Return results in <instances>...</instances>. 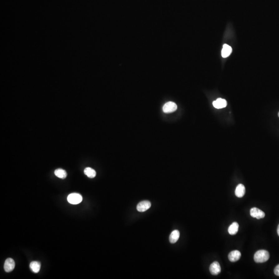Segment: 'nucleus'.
<instances>
[{
    "label": "nucleus",
    "instance_id": "obj_16",
    "mask_svg": "<svg viewBox=\"0 0 279 279\" xmlns=\"http://www.w3.org/2000/svg\"><path fill=\"white\" fill-rule=\"evenodd\" d=\"M84 174L87 175L88 177L93 178L95 177L96 175V172L94 169H92L91 167H87L84 169Z\"/></svg>",
    "mask_w": 279,
    "mask_h": 279
},
{
    "label": "nucleus",
    "instance_id": "obj_9",
    "mask_svg": "<svg viewBox=\"0 0 279 279\" xmlns=\"http://www.w3.org/2000/svg\"><path fill=\"white\" fill-rule=\"evenodd\" d=\"M213 106L216 109H222L226 107L227 106V102L225 99L222 98H218L216 100L213 102Z\"/></svg>",
    "mask_w": 279,
    "mask_h": 279
},
{
    "label": "nucleus",
    "instance_id": "obj_13",
    "mask_svg": "<svg viewBox=\"0 0 279 279\" xmlns=\"http://www.w3.org/2000/svg\"><path fill=\"white\" fill-rule=\"evenodd\" d=\"M180 236V233L178 230H174L171 234L169 240L171 243H174L177 242Z\"/></svg>",
    "mask_w": 279,
    "mask_h": 279
},
{
    "label": "nucleus",
    "instance_id": "obj_8",
    "mask_svg": "<svg viewBox=\"0 0 279 279\" xmlns=\"http://www.w3.org/2000/svg\"><path fill=\"white\" fill-rule=\"evenodd\" d=\"M241 257V253L238 250L232 251L228 254V259L231 262H235L238 261Z\"/></svg>",
    "mask_w": 279,
    "mask_h": 279
},
{
    "label": "nucleus",
    "instance_id": "obj_6",
    "mask_svg": "<svg viewBox=\"0 0 279 279\" xmlns=\"http://www.w3.org/2000/svg\"><path fill=\"white\" fill-rule=\"evenodd\" d=\"M151 203L148 201L141 202L137 204V209L139 212H144L151 207Z\"/></svg>",
    "mask_w": 279,
    "mask_h": 279
},
{
    "label": "nucleus",
    "instance_id": "obj_17",
    "mask_svg": "<svg viewBox=\"0 0 279 279\" xmlns=\"http://www.w3.org/2000/svg\"><path fill=\"white\" fill-rule=\"evenodd\" d=\"M274 273L276 276L279 277V265L275 267V269H274Z\"/></svg>",
    "mask_w": 279,
    "mask_h": 279
},
{
    "label": "nucleus",
    "instance_id": "obj_10",
    "mask_svg": "<svg viewBox=\"0 0 279 279\" xmlns=\"http://www.w3.org/2000/svg\"><path fill=\"white\" fill-rule=\"evenodd\" d=\"M245 192H246L245 187L242 184H239L236 187L235 193L237 197L239 198L243 197V196H245Z\"/></svg>",
    "mask_w": 279,
    "mask_h": 279
},
{
    "label": "nucleus",
    "instance_id": "obj_4",
    "mask_svg": "<svg viewBox=\"0 0 279 279\" xmlns=\"http://www.w3.org/2000/svg\"><path fill=\"white\" fill-rule=\"evenodd\" d=\"M250 215L253 218H257V219H261L264 218L265 213L257 208L253 207L250 210Z\"/></svg>",
    "mask_w": 279,
    "mask_h": 279
},
{
    "label": "nucleus",
    "instance_id": "obj_18",
    "mask_svg": "<svg viewBox=\"0 0 279 279\" xmlns=\"http://www.w3.org/2000/svg\"><path fill=\"white\" fill-rule=\"evenodd\" d=\"M277 233H278V235L279 236V224L278 227V228H277Z\"/></svg>",
    "mask_w": 279,
    "mask_h": 279
},
{
    "label": "nucleus",
    "instance_id": "obj_1",
    "mask_svg": "<svg viewBox=\"0 0 279 279\" xmlns=\"http://www.w3.org/2000/svg\"><path fill=\"white\" fill-rule=\"evenodd\" d=\"M270 257L268 251L265 250H261L257 251L254 256V260L256 263H264L269 260Z\"/></svg>",
    "mask_w": 279,
    "mask_h": 279
},
{
    "label": "nucleus",
    "instance_id": "obj_15",
    "mask_svg": "<svg viewBox=\"0 0 279 279\" xmlns=\"http://www.w3.org/2000/svg\"><path fill=\"white\" fill-rule=\"evenodd\" d=\"M54 174L57 177L61 178V179H65L67 176V173H66V171L61 169L56 170L54 171Z\"/></svg>",
    "mask_w": 279,
    "mask_h": 279
},
{
    "label": "nucleus",
    "instance_id": "obj_14",
    "mask_svg": "<svg viewBox=\"0 0 279 279\" xmlns=\"http://www.w3.org/2000/svg\"><path fill=\"white\" fill-rule=\"evenodd\" d=\"M30 267L32 272L34 273H38L40 271V263L38 262H32L30 263Z\"/></svg>",
    "mask_w": 279,
    "mask_h": 279
},
{
    "label": "nucleus",
    "instance_id": "obj_5",
    "mask_svg": "<svg viewBox=\"0 0 279 279\" xmlns=\"http://www.w3.org/2000/svg\"><path fill=\"white\" fill-rule=\"evenodd\" d=\"M209 271L211 272V274L212 275H218L221 272V268L220 265L219 263L218 262H214L209 267Z\"/></svg>",
    "mask_w": 279,
    "mask_h": 279
},
{
    "label": "nucleus",
    "instance_id": "obj_3",
    "mask_svg": "<svg viewBox=\"0 0 279 279\" xmlns=\"http://www.w3.org/2000/svg\"><path fill=\"white\" fill-rule=\"evenodd\" d=\"M177 109V106L176 103L173 102H170L165 104L163 107V111L166 113H170L174 112Z\"/></svg>",
    "mask_w": 279,
    "mask_h": 279
},
{
    "label": "nucleus",
    "instance_id": "obj_11",
    "mask_svg": "<svg viewBox=\"0 0 279 279\" xmlns=\"http://www.w3.org/2000/svg\"><path fill=\"white\" fill-rule=\"evenodd\" d=\"M239 229V224L237 222H233L228 228L229 234L231 235L236 234Z\"/></svg>",
    "mask_w": 279,
    "mask_h": 279
},
{
    "label": "nucleus",
    "instance_id": "obj_2",
    "mask_svg": "<svg viewBox=\"0 0 279 279\" xmlns=\"http://www.w3.org/2000/svg\"><path fill=\"white\" fill-rule=\"evenodd\" d=\"M67 201L72 204H78L82 201V196L80 194L73 193L69 194L67 197Z\"/></svg>",
    "mask_w": 279,
    "mask_h": 279
},
{
    "label": "nucleus",
    "instance_id": "obj_19",
    "mask_svg": "<svg viewBox=\"0 0 279 279\" xmlns=\"http://www.w3.org/2000/svg\"><path fill=\"white\" fill-rule=\"evenodd\" d=\"M278 116H279V113H278Z\"/></svg>",
    "mask_w": 279,
    "mask_h": 279
},
{
    "label": "nucleus",
    "instance_id": "obj_7",
    "mask_svg": "<svg viewBox=\"0 0 279 279\" xmlns=\"http://www.w3.org/2000/svg\"><path fill=\"white\" fill-rule=\"evenodd\" d=\"M15 263L13 259L11 258H8L5 261L4 263V268L5 272H9L13 270L15 268Z\"/></svg>",
    "mask_w": 279,
    "mask_h": 279
},
{
    "label": "nucleus",
    "instance_id": "obj_12",
    "mask_svg": "<svg viewBox=\"0 0 279 279\" xmlns=\"http://www.w3.org/2000/svg\"><path fill=\"white\" fill-rule=\"evenodd\" d=\"M232 51V49L231 47H230L227 44H224L223 46L222 52H221L222 56L223 57L226 58V57H228L231 54Z\"/></svg>",
    "mask_w": 279,
    "mask_h": 279
}]
</instances>
